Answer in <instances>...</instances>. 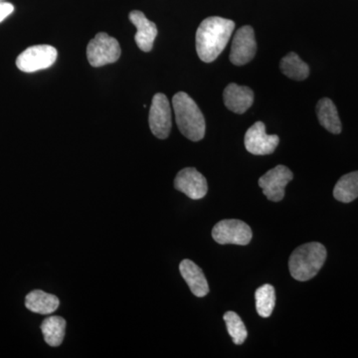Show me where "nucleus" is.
Instances as JSON below:
<instances>
[{"label": "nucleus", "instance_id": "obj_1", "mask_svg": "<svg viewBox=\"0 0 358 358\" xmlns=\"http://www.w3.org/2000/svg\"><path fill=\"white\" fill-rule=\"evenodd\" d=\"M234 21L212 16L202 21L196 32V51L205 63L217 59L234 31Z\"/></svg>", "mask_w": 358, "mask_h": 358}, {"label": "nucleus", "instance_id": "obj_2", "mask_svg": "<svg viewBox=\"0 0 358 358\" xmlns=\"http://www.w3.org/2000/svg\"><path fill=\"white\" fill-rule=\"evenodd\" d=\"M176 124L180 133L192 141H199L204 138L205 119L194 100L185 93L179 92L173 99Z\"/></svg>", "mask_w": 358, "mask_h": 358}, {"label": "nucleus", "instance_id": "obj_3", "mask_svg": "<svg viewBox=\"0 0 358 358\" xmlns=\"http://www.w3.org/2000/svg\"><path fill=\"white\" fill-rule=\"evenodd\" d=\"M326 247L319 242H310L298 247L289 260V270L296 281L307 282L313 279L326 262Z\"/></svg>", "mask_w": 358, "mask_h": 358}, {"label": "nucleus", "instance_id": "obj_4", "mask_svg": "<svg viewBox=\"0 0 358 358\" xmlns=\"http://www.w3.org/2000/svg\"><path fill=\"white\" fill-rule=\"evenodd\" d=\"M121 57V46L114 37L101 32L89 42L87 47V58L93 67L113 64Z\"/></svg>", "mask_w": 358, "mask_h": 358}, {"label": "nucleus", "instance_id": "obj_5", "mask_svg": "<svg viewBox=\"0 0 358 358\" xmlns=\"http://www.w3.org/2000/svg\"><path fill=\"white\" fill-rule=\"evenodd\" d=\"M57 49L50 45H35L26 49L16 59L18 69L24 73H34L48 69L57 60Z\"/></svg>", "mask_w": 358, "mask_h": 358}, {"label": "nucleus", "instance_id": "obj_6", "mask_svg": "<svg viewBox=\"0 0 358 358\" xmlns=\"http://www.w3.org/2000/svg\"><path fill=\"white\" fill-rule=\"evenodd\" d=\"M212 237L216 243L245 246L251 242L253 233L248 224L237 219L220 221L212 229Z\"/></svg>", "mask_w": 358, "mask_h": 358}, {"label": "nucleus", "instance_id": "obj_7", "mask_svg": "<svg viewBox=\"0 0 358 358\" xmlns=\"http://www.w3.org/2000/svg\"><path fill=\"white\" fill-rule=\"evenodd\" d=\"M150 131L160 140L169 138L171 131V108L169 99L164 94H155L148 117Z\"/></svg>", "mask_w": 358, "mask_h": 358}, {"label": "nucleus", "instance_id": "obj_8", "mask_svg": "<svg viewBox=\"0 0 358 358\" xmlns=\"http://www.w3.org/2000/svg\"><path fill=\"white\" fill-rule=\"evenodd\" d=\"M293 178L294 174L289 167L278 166L261 176L259 186L270 201L279 202L284 199L285 188Z\"/></svg>", "mask_w": 358, "mask_h": 358}, {"label": "nucleus", "instance_id": "obj_9", "mask_svg": "<svg viewBox=\"0 0 358 358\" xmlns=\"http://www.w3.org/2000/svg\"><path fill=\"white\" fill-rule=\"evenodd\" d=\"M257 51L255 32L251 26L240 28L233 38L230 61L235 66H243L253 60Z\"/></svg>", "mask_w": 358, "mask_h": 358}, {"label": "nucleus", "instance_id": "obj_10", "mask_svg": "<svg viewBox=\"0 0 358 358\" xmlns=\"http://www.w3.org/2000/svg\"><path fill=\"white\" fill-rule=\"evenodd\" d=\"M245 148L250 154L267 155L273 154L279 145L280 138L277 134L268 136L262 122H257L245 134Z\"/></svg>", "mask_w": 358, "mask_h": 358}, {"label": "nucleus", "instance_id": "obj_11", "mask_svg": "<svg viewBox=\"0 0 358 358\" xmlns=\"http://www.w3.org/2000/svg\"><path fill=\"white\" fill-rule=\"evenodd\" d=\"M174 187L193 200L203 199L208 192L206 178L193 167L181 169L174 179Z\"/></svg>", "mask_w": 358, "mask_h": 358}, {"label": "nucleus", "instance_id": "obj_12", "mask_svg": "<svg viewBox=\"0 0 358 358\" xmlns=\"http://www.w3.org/2000/svg\"><path fill=\"white\" fill-rule=\"evenodd\" d=\"M129 17L136 27L134 40L138 48L143 52H150L154 47V42L157 36V25L148 20L141 11L133 10L129 13Z\"/></svg>", "mask_w": 358, "mask_h": 358}, {"label": "nucleus", "instance_id": "obj_13", "mask_svg": "<svg viewBox=\"0 0 358 358\" xmlns=\"http://www.w3.org/2000/svg\"><path fill=\"white\" fill-rule=\"evenodd\" d=\"M223 100L228 110L241 115L253 105L254 93L248 87L232 83L224 90Z\"/></svg>", "mask_w": 358, "mask_h": 358}, {"label": "nucleus", "instance_id": "obj_14", "mask_svg": "<svg viewBox=\"0 0 358 358\" xmlns=\"http://www.w3.org/2000/svg\"><path fill=\"white\" fill-rule=\"evenodd\" d=\"M179 271L194 296L203 298L208 294V282L205 278L203 271L196 264L185 259L179 265Z\"/></svg>", "mask_w": 358, "mask_h": 358}, {"label": "nucleus", "instance_id": "obj_15", "mask_svg": "<svg viewBox=\"0 0 358 358\" xmlns=\"http://www.w3.org/2000/svg\"><path fill=\"white\" fill-rule=\"evenodd\" d=\"M60 305V301L54 294L45 293L41 289H35L26 296L25 307L30 312L39 313V315H50L53 313Z\"/></svg>", "mask_w": 358, "mask_h": 358}, {"label": "nucleus", "instance_id": "obj_16", "mask_svg": "<svg viewBox=\"0 0 358 358\" xmlns=\"http://www.w3.org/2000/svg\"><path fill=\"white\" fill-rule=\"evenodd\" d=\"M317 115L320 124L329 133L341 134V122L338 117V110L333 101L329 98H324L319 101L317 105Z\"/></svg>", "mask_w": 358, "mask_h": 358}, {"label": "nucleus", "instance_id": "obj_17", "mask_svg": "<svg viewBox=\"0 0 358 358\" xmlns=\"http://www.w3.org/2000/svg\"><path fill=\"white\" fill-rule=\"evenodd\" d=\"M66 320L58 315H52L43 320L41 331L47 345L57 348L64 341Z\"/></svg>", "mask_w": 358, "mask_h": 358}, {"label": "nucleus", "instance_id": "obj_18", "mask_svg": "<svg viewBox=\"0 0 358 358\" xmlns=\"http://www.w3.org/2000/svg\"><path fill=\"white\" fill-rule=\"evenodd\" d=\"M334 199L343 203H350L358 197V171L341 178L334 189Z\"/></svg>", "mask_w": 358, "mask_h": 358}, {"label": "nucleus", "instance_id": "obj_19", "mask_svg": "<svg viewBox=\"0 0 358 358\" xmlns=\"http://www.w3.org/2000/svg\"><path fill=\"white\" fill-rule=\"evenodd\" d=\"M280 68L285 76L296 81H303L310 75V68L307 63L303 62L294 52H291L282 59Z\"/></svg>", "mask_w": 358, "mask_h": 358}, {"label": "nucleus", "instance_id": "obj_20", "mask_svg": "<svg viewBox=\"0 0 358 358\" xmlns=\"http://www.w3.org/2000/svg\"><path fill=\"white\" fill-rule=\"evenodd\" d=\"M257 313L260 317H268L272 315L275 305V292L272 285L266 284L257 289L255 293Z\"/></svg>", "mask_w": 358, "mask_h": 358}, {"label": "nucleus", "instance_id": "obj_21", "mask_svg": "<svg viewBox=\"0 0 358 358\" xmlns=\"http://www.w3.org/2000/svg\"><path fill=\"white\" fill-rule=\"evenodd\" d=\"M224 320H225L228 334L232 338L233 343L237 345H243L248 336V331H247L241 317L236 313L227 312L224 315Z\"/></svg>", "mask_w": 358, "mask_h": 358}, {"label": "nucleus", "instance_id": "obj_22", "mask_svg": "<svg viewBox=\"0 0 358 358\" xmlns=\"http://www.w3.org/2000/svg\"><path fill=\"white\" fill-rule=\"evenodd\" d=\"M14 11L13 4L9 2L1 1L0 2V23L6 20L11 13Z\"/></svg>", "mask_w": 358, "mask_h": 358}, {"label": "nucleus", "instance_id": "obj_23", "mask_svg": "<svg viewBox=\"0 0 358 358\" xmlns=\"http://www.w3.org/2000/svg\"><path fill=\"white\" fill-rule=\"evenodd\" d=\"M1 1H6V0H0V2Z\"/></svg>", "mask_w": 358, "mask_h": 358}]
</instances>
